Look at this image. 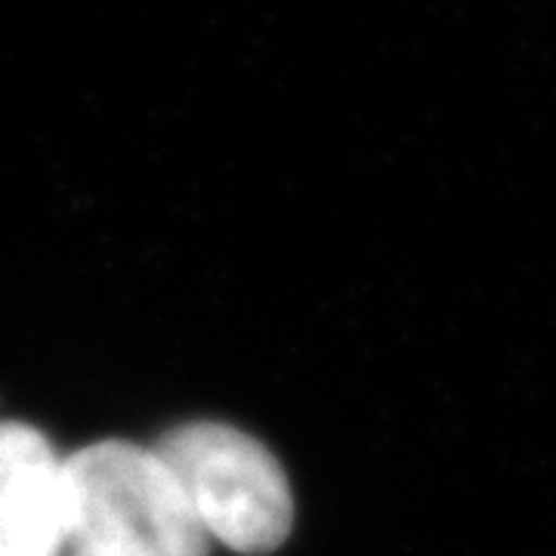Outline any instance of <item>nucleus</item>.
<instances>
[{
  "instance_id": "obj_1",
  "label": "nucleus",
  "mask_w": 556,
  "mask_h": 556,
  "mask_svg": "<svg viewBox=\"0 0 556 556\" xmlns=\"http://www.w3.org/2000/svg\"><path fill=\"white\" fill-rule=\"evenodd\" d=\"M75 556H207L211 538L155 448L97 442L65 460Z\"/></svg>"
},
{
  "instance_id": "obj_2",
  "label": "nucleus",
  "mask_w": 556,
  "mask_h": 556,
  "mask_svg": "<svg viewBox=\"0 0 556 556\" xmlns=\"http://www.w3.org/2000/svg\"><path fill=\"white\" fill-rule=\"evenodd\" d=\"M207 538L248 556L273 554L294 522L291 485L257 439L226 424H186L155 445Z\"/></svg>"
},
{
  "instance_id": "obj_3",
  "label": "nucleus",
  "mask_w": 556,
  "mask_h": 556,
  "mask_svg": "<svg viewBox=\"0 0 556 556\" xmlns=\"http://www.w3.org/2000/svg\"><path fill=\"white\" fill-rule=\"evenodd\" d=\"M65 547V460L43 433L0 424V556H60Z\"/></svg>"
}]
</instances>
